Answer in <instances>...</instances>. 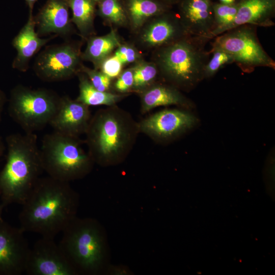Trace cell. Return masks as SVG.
Masks as SVG:
<instances>
[{"instance_id":"obj_1","label":"cell","mask_w":275,"mask_h":275,"mask_svg":"<svg viewBox=\"0 0 275 275\" xmlns=\"http://www.w3.org/2000/svg\"><path fill=\"white\" fill-rule=\"evenodd\" d=\"M19 228L54 238L75 217L77 198L68 182L40 177L21 205Z\"/></svg>"},{"instance_id":"obj_2","label":"cell","mask_w":275,"mask_h":275,"mask_svg":"<svg viewBox=\"0 0 275 275\" xmlns=\"http://www.w3.org/2000/svg\"><path fill=\"white\" fill-rule=\"evenodd\" d=\"M140 133L139 122L116 104L100 109L91 117L85 142L94 162L113 165L130 153Z\"/></svg>"},{"instance_id":"obj_3","label":"cell","mask_w":275,"mask_h":275,"mask_svg":"<svg viewBox=\"0 0 275 275\" xmlns=\"http://www.w3.org/2000/svg\"><path fill=\"white\" fill-rule=\"evenodd\" d=\"M6 143V160L0 172V214L10 204L22 205L44 172L35 133L9 134Z\"/></svg>"},{"instance_id":"obj_4","label":"cell","mask_w":275,"mask_h":275,"mask_svg":"<svg viewBox=\"0 0 275 275\" xmlns=\"http://www.w3.org/2000/svg\"><path fill=\"white\" fill-rule=\"evenodd\" d=\"M206 40L190 35L159 48L156 64L165 82L189 92L204 79L205 66L211 53L205 50Z\"/></svg>"},{"instance_id":"obj_5","label":"cell","mask_w":275,"mask_h":275,"mask_svg":"<svg viewBox=\"0 0 275 275\" xmlns=\"http://www.w3.org/2000/svg\"><path fill=\"white\" fill-rule=\"evenodd\" d=\"M79 137L54 131L45 135L40 148L43 171L48 176L66 182L87 175L94 162Z\"/></svg>"},{"instance_id":"obj_6","label":"cell","mask_w":275,"mask_h":275,"mask_svg":"<svg viewBox=\"0 0 275 275\" xmlns=\"http://www.w3.org/2000/svg\"><path fill=\"white\" fill-rule=\"evenodd\" d=\"M62 232L59 245L77 273H96L104 256L103 238L96 224L75 217Z\"/></svg>"},{"instance_id":"obj_7","label":"cell","mask_w":275,"mask_h":275,"mask_svg":"<svg viewBox=\"0 0 275 275\" xmlns=\"http://www.w3.org/2000/svg\"><path fill=\"white\" fill-rule=\"evenodd\" d=\"M60 98L51 90L17 85L10 92L9 114L25 132L35 133L49 124Z\"/></svg>"},{"instance_id":"obj_8","label":"cell","mask_w":275,"mask_h":275,"mask_svg":"<svg viewBox=\"0 0 275 275\" xmlns=\"http://www.w3.org/2000/svg\"><path fill=\"white\" fill-rule=\"evenodd\" d=\"M257 28L242 25L231 29L214 38L211 47L227 52L243 72H252L258 67L274 69L275 62L261 44Z\"/></svg>"},{"instance_id":"obj_9","label":"cell","mask_w":275,"mask_h":275,"mask_svg":"<svg viewBox=\"0 0 275 275\" xmlns=\"http://www.w3.org/2000/svg\"><path fill=\"white\" fill-rule=\"evenodd\" d=\"M81 54L80 46L67 40L47 46L35 58L34 72L44 81L68 80L81 72Z\"/></svg>"},{"instance_id":"obj_10","label":"cell","mask_w":275,"mask_h":275,"mask_svg":"<svg viewBox=\"0 0 275 275\" xmlns=\"http://www.w3.org/2000/svg\"><path fill=\"white\" fill-rule=\"evenodd\" d=\"M197 118L184 109L167 108L139 122L140 133L159 143L172 141L193 128Z\"/></svg>"},{"instance_id":"obj_11","label":"cell","mask_w":275,"mask_h":275,"mask_svg":"<svg viewBox=\"0 0 275 275\" xmlns=\"http://www.w3.org/2000/svg\"><path fill=\"white\" fill-rule=\"evenodd\" d=\"M54 238L43 237L30 248L25 271L29 275H76V271L68 260Z\"/></svg>"},{"instance_id":"obj_12","label":"cell","mask_w":275,"mask_h":275,"mask_svg":"<svg viewBox=\"0 0 275 275\" xmlns=\"http://www.w3.org/2000/svg\"><path fill=\"white\" fill-rule=\"evenodd\" d=\"M24 233L0 214V275H20L25 271L30 248Z\"/></svg>"},{"instance_id":"obj_13","label":"cell","mask_w":275,"mask_h":275,"mask_svg":"<svg viewBox=\"0 0 275 275\" xmlns=\"http://www.w3.org/2000/svg\"><path fill=\"white\" fill-rule=\"evenodd\" d=\"M212 0H180L178 16L188 35L208 42L213 30L214 17Z\"/></svg>"},{"instance_id":"obj_14","label":"cell","mask_w":275,"mask_h":275,"mask_svg":"<svg viewBox=\"0 0 275 275\" xmlns=\"http://www.w3.org/2000/svg\"><path fill=\"white\" fill-rule=\"evenodd\" d=\"M91 117L89 106L63 96L49 125L54 131L79 137L85 134Z\"/></svg>"},{"instance_id":"obj_15","label":"cell","mask_w":275,"mask_h":275,"mask_svg":"<svg viewBox=\"0 0 275 275\" xmlns=\"http://www.w3.org/2000/svg\"><path fill=\"white\" fill-rule=\"evenodd\" d=\"M68 0H47L34 16L40 37L53 34L67 39L73 33Z\"/></svg>"},{"instance_id":"obj_16","label":"cell","mask_w":275,"mask_h":275,"mask_svg":"<svg viewBox=\"0 0 275 275\" xmlns=\"http://www.w3.org/2000/svg\"><path fill=\"white\" fill-rule=\"evenodd\" d=\"M186 35L177 14L169 10L151 19L143 29L141 39L147 46L160 48Z\"/></svg>"},{"instance_id":"obj_17","label":"cell","mask_w":275,"mask_h":275,"mask_svg":"<svg viewBox=\"0 0 275 275\" xmlns=\"http://www.w3.org/2000/svg\"><path fill=\"white\" fill-rule=\"evenodd\" d=\"M56 37V35L47 38L40 37L36 30L33 13H29L26 23L12 41V46L17 51L12 62V68L21 72H26L33 57L42 47Z\"/></svg>"},{"instance_id":"obj_18","label":"cell","mask_w":275,"mask_h":275,"mask_svg":"<svg viewBox=\"0 0 275 275\" xmlns=\"http://www.w3.org/2000/svg\"><path fill=\"white\" fill-rule=\"evenodd\" d=\"M139 94L142 114L162 106L174 105L184 109L194 106L193 101L180 90L168 84L155 82Z\"/></svg>"},{"instance_id":"obj_19","label":"cell","mask_w":275,"mask_h":275,"mask_svg":"<svg viewBox=\"0 0 275 275\" xmlns=\"http://www.w3.org/2000/svg\"><path fill=\"white\" fill-rule=\"evenodd\" d=\"M274 14L275 0H239L235 18L228 30L242 25L272 26Z\"/></svg>"},{"instance_id":"obj_20","label":"cell","mask_w":275,"mask_h":275,"mask_svg":"<svg viewBox=\"0 0 275 275\" xmlns=\"http://www.w3.org/2000/svg\"><path fill=\"white\" fill-rule=\"evenodd\" d=\"M122 3L134 29L140 28L150 19L171 9V6L159 0H123Z\"/></svg>"},{"instance_id":"obj_21","label":"cell","mask_w":275,"mask_h":275,"mask_svg":"<svg viewBox=\"0 0 275 275\" xmlns=\"http://www.w3.org/2000/svg\"><path fill=\"white\" fill-rule=\"evenodd\" d=\"M87 40L86 48L81 54L82 59L92 62L95 69H98L101 63L121 44L114 30L104 36H91Z\"/></svg>"},{"instance_id":"obj_22","label":"cell","mask_w":275,"mask_h":275,"mask_svg":"<svg viewBox=\"0 0 275 275\" xmlns=\"http://www.w3.org/2000/svg\"><path fill=\"white\" fill-rule=\"evenodd\" d=\"M79 80V95L76 99L79 102L90 106L116 105L127 94L111 92H102L97 90L92 85L87 75L80 72L77 75Z\"/></svg>"},{"instance_id":"obj_23","label":"cell","mask_w":275,"mask_h":275,"mask_svg":"<svg viewBox=\"0 0 275 275\" xmlns=\"http://www.w3.org/2000/svg\"><path fill=\"white\" fill-rule=\"evenodd\" d=\"M72 17L71 19L81 37L88 39L94 33V21L97 3L93 0H68Z\"/></svg>"},{"instance_id":"obj_24","label":"cell","mask_w":275,"mask_h":275,"mask_svg":"<svg viewBox=\"0 0 275 275\" xmlns=\"http://www.w3.org/2000/svg\"><path fill=\"white\" fill-rule=\"evenodd\" d=\"M238 2L232 5L213 2L214 25L209 36L210 40L228 30L235 18L238 10Z\"/></svg>"},{"instance_id":"obj_25","label":"cell","mask_w":275,"mask_h":275,"mask_svg":"<svg viewBox=\"0 0 275 275\" xmlns=\"http://www.w3.org/2000/svg\"><path fill=\"white\" fill-rule=\"evenodd\" d=\"M134 82L132 92L140 93L154 83L159 74L156 63L141 61L132 67Z\"/></svg>"},{"instance_id":"obj_26","label":"cell","mask_w":275,"mask_h":275,"mask_svg":"<svg viewBox=\"0 0 275 275\" xmlns=\"http://www.w3.org/2000/svg\"><path fill=\"white\" fill-rule=\"evenodd\" d=\"M97 13L104 20L115 25H124L127 17L120 0H99Z\"/></svg>"},{"instance_id":"obj_27","label":"cell","mask_w":275,"mask_h":275,"mask_svg":"<svg viewBox=\"0 0 275 275\" xmlns=\"http://www.w3.org/2000/svg\"><path fill=\"white\" fill-rule=\"evenodd\" d=\"M209 52L212 55L205 66L204 79L213 77L221 68L234 63L232 57L221 48L211 47Z\"/></svg>"},{"instance_id":"obj_28","label":"cell","mask_w":275,"mask_h":275,"mask_svg":"<svg viewBox=\"0 0 275 275\" xmlns=\"http://www.w3.org/2000/svg\"><path fill=\"white\" fill-rule=\"evenodd\" d=\"M81 72L84 73L93 87L102 92H110L112 79L99 70L90 69L82 65Z\"/></svg>"},{"instance_id":"obj_29","label":"cell","mask_w":275,"mask_h":275,"mask_svg":"<svg viewBox=\"0 0 275 275\" xmlns=\"http://www.w3.org/2000/svg\"><path fill=\"white\" fill-rule=\"evenodd\" d=\"M133 72L132 68L121 72L114 84V89L118 94H126L132 92L133 86Z\"/></svg>"},{"instance_id":"obj_30","label":"cell","mask_w":275,"mask_h":275,"mask_svg":"<svg viewBox=\"0 0 275 275\" xmlns=\"http://www.w3.org/2000/svg\"><path fill=\"white\" fill-rule=\"evenodd\" d=\"M123 64L114 54L108 56L101 64L98 69L112 79L117 78L122 71Z\"/></svg>"},{"instance_id":"obj_31","label":"cell","mask_w":275,"mask_h":275,"mask_svg":"<svg viewBox=\"0 0 275 275\" xmlns=\"http://www.w3.org/2000/svg\"><path fill=\"white\" fill-rule=\"evenodd\" d=\"M114 55L123 65L134 62L140 57V54L136 49L128 44H120L117 48Z\"/></svg>"},{"instance_id":"obj_32","label":"cell","mask_w":275,"mask_h":275,"mask_svg":"<svg viewBox=\"0 0 275 275\" xmlns=\"http://www.w3.org/2000/svg\"><path fill=\"white\" fill-rule=\"evenodd\" d=\"M8 99L4 92L0 88V123L2 120V114L5 105Z\"/></svg>"},{"instance_id":"obj_33","label":"cell","mask_w":275,"mask_h":275,"mask_svg":"<svg viewBox=\"0 0 275 275\" xmlns=\"http://www.w3.org/2000/svg\"><path fill=\"white\" fill-rule=\"evenodd\" d=\"M127 272L125 269L121 268H113L111 270V273L113 274H126Z\"/></svg>"},{"instance_id":"obj_34","label":"cell","mask_w":275,"mask_h":275,"mask_svg":"<svg viewBox=\"0 0 275 275\" xmlns=\"http://www.w3.org/2000/svg\"><path fill=\"white\" fill-rule=\"evenodd\" d=\"M27 4L29 9V13H33L34 6L37 0H24Z\"/></svg>"},{"instance_id":"obj_35","label":"cell","mask_w":275,"mask_h":275,"mask_svg":"<svg viewBox=\"0 0 275 275\" xmlns=\"http://www.w3.org/2000/svg\"><path fill=\"white\" fill-rule=\"evenodd\" d=\"M238 1L239 0H217V2L226 5H232L237 3Z\"/></svg>"},{"instance_id":"obj_36","label":"cell","mask_w":275,"mask_h":275,"mask_svg":"<svg viewBox=\"0 0 275 275\" xmlns=\"http://www.w3.org/2000/svg\"><path fill=\"white\" fill-rule=\"evenodd\" d=\"M171 7L173 5L177 4L180 0H159Z\"/></svg>"},{"instance_id":"obj_37","label":"cell","mask_w":275,"mask_h":275,"mask_svg":"<svg viewBox=\"0 0 275 275\" xmlns=\"http://www.w3.org/2000/svg\"><path fill=\"white\" fill-rule=\"evenodd\" d=\"M5 143L2 137H0V157L4 153L5 150Z\"/></svg>"},{"instance_id":"obj_38","label":"cell","mask_w":275,"mask_h":275,"mask_svg":"<svg viewBox=\"0 0 275 275\" xmlns=\"http://www.w3.org/2000/svg\"><path fill=\"white\" fill-rule=\"evenodd\" d=\"M93 1H94V2H95L97 3V2L99 0H93Z\"/></svg>"}]
</instances>
